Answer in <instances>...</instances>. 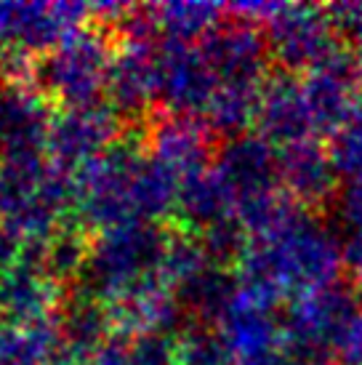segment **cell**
<instances>
[{
	"mask_svg": "<svg viewBox=\"0 0 362 365\" xmlns=\"http://www.w3.org/2000/svg\"><path fill=\"white\" fill-rule=\"evenodd\" d=\"M352 41H354V48L352 53L357 56V61H360V67H362V24L357 27V30L352 32Z\"/></svg>",
	"mask_w": 362,
	"mask_h": 365,
	"instance_id": "cell-19",
	"label": "cell"
},
{
	"mask_svg": "<svg viewBox=\"0 0 362 365\" xmlns=\"http://www.w3.org/2000/svg\"><path fill=\"white\" fill-rule=\"evenodd\" d=\"M213 136L216 133L197 118L162 112L147 123L144 147L152 160H157L184 184L190 176L205 171L216 160Z\"/></svg>",
	"mask_w": 362,
	"mask_h": 365,
	"instance_id": "cell-9",
	"label": "cell"
},
{
	"mask_svg": "<svg viewBox=\"0 0 362 365\" xmlns=\"http://www.w3.org/2000/svg\"><path fill=\"white\" fill-rule=\"evenodd\" d=\"M264 35L272 59L291 75H306L343 48L328 9L306 3H280Z\"/></svg>",
	"mask_w": 362,
	"mask_h": 365,
	"instance_id": "cell-6",
	"label": "cell"
},
{
	"mask_svg": "<svg viewBox=\"0 0 362 365\" xmlns=\"http://www.w3.org/2000/svg\"><path fill=\"white\" fill-rule=\"evenodd\" d=\"M277 168L282 192L306 211L317 213L338 192L341 173L333 165L328 144L317 139L277 150Z\"/></svg>",
	"mask_w": 362,
	"mask_h": 365,
	"instance_id": "cell-12",
	"label": "cell"
},
{
	"mask_svg": "<svg viewBox=\"0 0 362 365\" xmlns=\"http://www.w3.org/2000/svg\"><path fill=\"white\" fill-rule=\"evenodd\" d=\"M171 243L173 230H168V224L136 222L99 232L90 243L83 269L90 285V299L110 309L152 285L171 283Z\"/></svg>",
	"mask_w": 362,
	"mask_h": 365,
	"instance_id": "cell-3",
	"label": "cell"
},
{
	"mask_svg": "<svg viewBox=\"0 0 362 365\" xmlns=\"http://www.w3.org/2000/svg\"><path fill=\"white\" fill-rule=\"evenodd\" d=\"M115 35L104 30H83L61 43L59 53L48 67L51 88L67 107L101 104L110 88Z\"/></svg>",
	"mask_w": 362,
	"mask_h": 365,
	"instance_id": "cell-8",
	"label": "cell"
},
{
	"mask_svg": "<svg viewBox=\"0 0 362 365\" xmlns=\"http://www.w3.org/2000/svg\"><path fill=\"white\" fill-rule=\"evenodd\" d=\"M144 11L155 24V30L160 32V38L197 43L222 24L227 6L187 0V3H157Z\"/></svg>",
	"mask_w": 362,
	"mask_h": 365,
	"instance_id": "cell-14",
	"label": "cell"
},
{
	"mask_svg": "<svg viewBox=\"0 0 362 365\" xmlns=\"http://www.w3.org/2000/svg\"><path fill=\"white\" fill-rule=\"evenodd\" d=\"M343 269V243L301 205H293L264 232L245 237L234 259L237 280L274 304L336 285Z\"/></svg>",
	"mask_w": 362,
	"mask_h": 365,
	"instance_id": "cell-1",
	"label": "cell"
},
{
	"mask_svg": "<svg viewBox=\"0 0 362 365\" xmlns=\"http://www.w3.org/2000/svg\"><path fill=\"white\" fill-rule=\"evenodd\" d=\"M253 133H259L274 150L299 142H312V139L322 142L299 75L282 70L269 75V81L264 83L262 99H259Z\"/></svg>",
	"mask_w": 362,
	"mask_h": 365,
	"instance_id": "cell-11",
	"label": "cell"
},
{
	"mask_svg": "<svg viewBox=\"0 0 362 365\" xmlns=\"http://www.w3.org/2000/svg\"><path fill=\"white\" fill-rule=\"evenodd\" d=\"M338 211L346 230V240H362V173L346 179L338 197Z\"/></svg>",
	"mask_w": 362,
	"mask_h": 365,
	"instance_id": "cell-18",
	"label": "cell"
},
{
	"mask_svg": "<svg viewBox=\"0 0 362 365\" xmlns=\"http://www.w3.org/2000/svg\"><path fill=\"white\" fill-rule=\"evenodd\" d=\"M112 32L115 59L107 99L123 120H139L152 104H160V32L144 9H133Z\"/></svg>",
	"mask_w": 362,
	"mask_h": 365,
	"instance_id": "cell-5",
	"label": "cell"
},
{
	"mask_svg": "<svg viewBox=\"0 0 362 365\" xmlns=\"http://www.w3.org/2000/svg\"><path fill=\"white\" fill-rule=\"evenodd\" d=\"M328 153L341 176L352 179L362 173V96L352 107L349 118L341 123V128L328 139Z\"/></svg>",
	"mask_w": 362,
	"mask_h": 365,
	"instance_id": "cell-15",
	"label": "cell"
},
{
	"mask_svg": "<svg viewBox=\"0 0 362 365\" xmlns=\"http://www.w3.org/2000/svg\"><path fill=\"white\" fill-rule=\"evenodd\" d=\"M133 365H179V334H152L131 339Z\"/></svg>",
	"mask_w": 362,
	"mask_h": 365,
	"instance_id": "cell-17",
	"label": "cell"
},
{
	"mask_svg": "<svg viewBox=\"0 0 362 365\" xmlns=\"http://www.w3.org/2000/svg\"><path fill=\"white\" fill-rule=\"evenodd\" d=\"M274 307L277 304L267 296L256 294L237 280L234 294L213 323V331L237 365H262L288 355L282 317L274 314Z\"/></svg>",
	"mask_w": 362,
	"mask_h": 365,
	"instance_id": "cell-7",
	"label": "cell"
},
{
	"mask_svg": "<svg viewBox=\"0 0 362 365\" xmlns=\"http://www.w3.org/2000/svg\"><path fill=\"white\" fill-rule=\"evenodd\" d=\"M285 349L304 365H362V296L328 285L291 299L282 314Z\"/></svg>",
	"mask_w": 362,
	"mask_h": 365,
	"instance_id": "cell-2",
	"label": "cell"
},
{
	"mask_svg": "<svg viewBox=\"0 0 362 365\" xmlns=\"http://www.w3.org/2000/svg\"><path fill=\"white\" fill-rule=\"evenodd\" d=\"M75 197L81 203L83 222L96 230V235L125 224L150 222L144 136L139 139L125 133L101 158L81 168Z\"/></svg>",
	"mask_w": 362,
	"mask_h": 365,
	"instance_id": "cell-4",
	"label": "cell"
},
{
	"mask_svg": "<svg viewBox=\"0 0 362 365\" xmlns=\"http://www.w3.org/2000/svg\"><path fill=\"white\" fill-rule=\"evenodd\" d=\"M301 78V88L306 104L312 110L314 125L320 139H331L341 128V123L349 118L352 107L362 96V67L357 56L349 48L331 56V59L314 67Z\"/></svg>",
	"mask_w": 362,
	"mask_h": 365,
	"instance_id": "cell-10",
	"label": "cell"
},
{
	"mask_svg": "<svg viewBox=\"0 0 362 365\" xmlns=\"http://www.w3.org/2000/svg\"><path fill=\"white\" fill-rule=\"evenodd\" d=\"M123 136V118L110 102H101L90 107H72L61 118L53 144L59 160L72 171H81L115 147Z\"/></svg>",
	"mask_w": 362,
	"mask_h": 365,
	"instance_id": "cell-13",
	"label": "cell"
},
{
	"mask_svg": "<svg viewBox=\"0 0 362 365\" xmlns=\"http://www.w3.org/2000/svg\"><path fill=\"white\" fill-rule=\"evenodd\" d=\"M179 365H237L219 334L208 325H190L179 334Z\"/></svg>",
	"mask_w": 362,
	"mask_h": 365,
	"instance_id": "cell-16",
	"label": "cell"
}]
</instances>
